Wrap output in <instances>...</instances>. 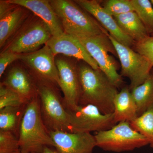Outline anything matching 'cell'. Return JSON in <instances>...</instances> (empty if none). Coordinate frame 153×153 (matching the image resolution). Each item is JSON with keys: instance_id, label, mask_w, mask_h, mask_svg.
I'll return each instance as SVG.
<instances>
[{"instance_id": "cell-11", "label": "cell", "mask_w": 153, "mask_h": 153, "mask_svg": "<svg viewBox=\"0 0 153 153\" xmlns=\"http://www.w3.org/2000/svg\"><path fill=\"white\" fill-rule=\"evenodd\" d=\"M59 77V87L63 94L66 109L74 110L79 105L80 86L78 73V60L63 55L55 56Z\"/></svg>"}, {"instance_id": "cell-5", "label": "cell", "mask_w": 153, "mask_h": 153, "mask_svg": "<svg viewBox=\"0 0 153 153\" xmlns=\"http://www.w3.org/2000/svg\"><path fill=\"white\" fill-rule=\"evenodd\" d=\"M94 136L96 146L108 152L131 151L149 145L148 140L128 122L118 123L109 129L96 133Z\"/></svg>"}, {"instance_id": "cell-26", "label": "cell", "mask_w": 153, "mask_h": 153, "mask_svg": "<svg viewBox=\"0 0 153 153\" xmlns=\"http://www.w3.org/2000/svg\"><path fill=\"white\" fill-rule=\"evenodd\" d=\"M25 104H27L19 94L0 83V109L6 107L20 106Z\"/></svg>"}, {"instance_id": "cell-17", "label": "cell", "mask_w": 153, "mask_h": 153, "mask_svg": "<svg viewBox=\"0 0 153 153\" xmlns=\"http://www.w3.org/2000/svg\"><path fill=\"white\" fill-rule=\"evenodd\" d=\"M31 13L27 9L16 4L13 8L0 17L1 49L21 27Z\"/></svg>"}, {"instance_id": "cell-12", "label": "cell", "mask_w": 153, "mask_h": 153, "mask_svg": "<svg viewBox=\"0 0 153 153\" xmlns=\"http://www.w3.org/2000/svg\"><path fill=\"white\" fill-rule=\"evenodd\" d=\"M58 153H93L96 146L94 135L88 133L49 131Z\"/></svg>"}, {"instance_id": "cell-1", "label": "cell", "mask_w": 153, "mask_h": 153, "mask_svg": "<svg viewBox=\"0 0 153 153\" xmlns=\"http://www.w3.org/2000/svg\"><path fill=\"white\" fill-rule=\"evenodd\" d=\"M81 61L78 62L80 86L79 105H91L103 114H113L114 101L118 93L117 88L100 68L94 69Z\"/></svg>"}, {"instance_id": "cell-28", "label": "cell", "mask_w": 153, "mask_h": 153, "mask_svg": "<svg viewBox=\"0 0 153 153\" xmlns=\"http://www.w3.org/2000/svg\"><path fill=\"white\" fill-rule=\"evenodd\" d=\"M22 54L15 53L10 51H5L0 53V77L9 65L16 60H20Z\"/></svg>"}, {"instance_id": "cell-21", "label": "cell", "mask_w": 153, "mask_h": 153, "mask_svg": "<svg viewBox=\"0 0 153 153\" xmlns=\"http://www.w3.org/2000/svg\"><path fill=\"white\" fill-rule=\"evenodd\" d=\"M137 107L139 116L153 105V72L151 71L142 84L131 90Z\"/></svg>"}, {"instance_id": "cell-24", "label": "cell", "mask_w": 153, "mask_h": 153, "mask_svg": "<svg viewBox=\"0 0 153 153\" xmlns=\"http://www.w3.org/2000/svg\"><path fill=\"white\" fill-rule=\"evenodd\" d=\"M102 7L114 17L134 11L131 0H108Z\"/></svg>"}, {"instance_id": "cell-7", "label": "cell", "mask_w": 153, "mask_h": 153, "mask_svg": "<svg viewBox=\"0 0 153 153\" xmlns=\"http://www.w3.org/2000/svg\"><path fill=\"white\" fill-rule=\"evenodd\" d=\"M108 35L109 34H102L76 38L95 60L100 69L106 74L110 81L118 88L122 85L123 80L122 76L118 73L114 60L108 54L110 52L117 55Z\"/></svg>"}, {"instance_id": "cell-23", "label": "cell", "mask_w": 153, "mask_h": 153, "mask_svg": "<svg viewBox=\"0 0 153 153\" xmlns=\"http://www.w3.org/2000/svg\"><path fill=\"white\" fill-rule=\"evenodd\" d=\"M134 10L150 36L153 33V7L149 0H131Z\"/></svg>"}, {"instance_id": "cell-20", "label": "cell", "mask_w": 153, "mask_h": 153, "mask_svg": "<svg viewBox=\"0 0 153 153\" xmlns=\"http://www.w3.org/2000/svg\"><path fill=\"white\" fill-rule=\"evenodd\" d=\"M27 105L6 107L0 109V130L11 132L19 137V128Z\"/></svg>"}, {"instance_id": "cell-18", "label": "cell", "mask_w": 153, "mask_h": 153, "mask_svg": "<svg viewBox=\"0 0 153 153\" xmlns=\"http://www.w3.org/2000/svg\"><path fill=\"white\" fill-rule=\"evenodd\" d=\"M114 116L116 123L131 122L138 117L137 107L128 87H124L116 96L114 101Z\"/></svg>"}, {"instance_id": "cell-4", "label": "cell", "mask_w": 153, "mask_h": 153, "mask_svg": "<svg viewBox=\"0 0 153 153\" xmlns=\"http://www.w3.org/2000/svg\"><path fill=\"white\" fill-rule=\"evenodd\" d=\"M46 23L35 14L31 13L24 24L8 41L1 52L10 51L26 54L39 50L52 37Z\"/></svg>"}, {"instance_id": "cell-9", "label": "cell", "mask_w": 153, "mask_h": 153, "mask_svg": "<svg viewBox=\"0 0 153 153\" xmlns=\"http://www.w3.org/2000/svg\"><path fill=\"white\" fill-rule=\"evenodd\" d=\"M67 110L69 132H96L107 130L117 124L114 114H105L91 105H78L74 110Z\"/></svg>"}, {"instance_id": "cell-6", "label": "cell", "mask_w": 153, "mask_h": 153, "mask_svg": "<svg viewBox=\"0 0 153 153\" xmlns=\"http://www.w3.org/2000/svg\"><path fill=\"white\" fill-rule=\"evenodd\" d=\"M42 120L50 131L69 132L68 114L59 88L52 85H38Z\"/></svg>"}, {"instance_id": "cell-27", "label": "cell", "mask_w": 153, "mask_h": 153, "mask_svg": "<svg viewBox=\"0 0 153 153\" xmlns=\"http://www.w3.org/2000/svg\"><path fill=\"white\" fill-rule=\"evenodd\" d=\"M132 49L147 58L153 67V37L149 36L135 42Z\"/></svg>"}, {"instance_id": "cell-14", "label": "cell", "mask_w": 153, "mask_h": 153, "mask_svg": "<svg viewBox=\"0 0 153 153\" xmlns=\"http://www.w3.org/2000/svg\"><path fill=\"white\" fill-rule=\"evenodd\" d=\"M46 45L55 56L60 55L72 57L84 61L94 69H99L97 63L81 42L74 36L64 33L59 36H52Z\"/></svg>"}, {"instance_id": "cell-10", "label": "cell", "mask_w": 153, "mask_h": 153, "mask_svg": "<svg viewBox=\"0 0 153 153\" xmlns=\"http://www.w3.org/2000/svg\"><path fill=\"white\" fill-rule=\"evenodd\" d=\"M120 61L121 75L127 77L130 81V89L142 84L147 78L152 66L147 58L108 35Z\"/></svg>"}, {"instance_id": "cell-29", "label": "cell", "mask_w": 153, "mask_h": 153, "mask_svg": "<svg viewBox=\"0 0 153 153\" xmlns=\"http://www.w3.org/2000/svg\"><path fill=\"white\" fill-rule=\"evenodd\" d=\"M16 4H12L8 0H1L0 1V17L2 16L9 11L13 8Z\"/></svg>"}, {"instance_id": "cell-15", "label": "cell", "mask_w": 153, "mask_h": 153, "mask_svg": "<svg viewBox=\"0 0 153 153\" xmlns=\"http://www.w3.org/2000/svg\"><path fill=\"white\" fill-rule=\"evenodd\" d=\"M1 83L19 94L26 104L38 94L36 82L22 63L13 66Z\"/></svg>"}, {"instance_id": "cell-13", "label": "cell", "mask_w": 153, "mask_h": 153, "mask_svg": "<svg viewBox=\"0 0 153 153\" xmlns=\"http://www.w3.org/2000/svg\"><path fill=\"white\" fill-rule=\"evenodd\" d=\"M74 1L93 17L118 42L132 48L135 41L121 30L114 17L96 0H75Z\"/></svg>"}, {"instance_id": "cell-2", "label": "cell", "mask_w": 153, "mask_h": 153, "mask_svg": "<svg viewBox=\"0 0 153 153\" xmlns=\"http://www.w3.org/2000/svg\"><path fill=\"white\" fill-rule=\"evenodd\" d=\"M19 139L21 153H41L45 147H54L49 130L42 120L38 94L27 105Z\"/></svg>"}, {"instance_id": "cell-31", "label": "cell", "mask_w": 153, "mask_h": 153, "mask_svg": "<svg viewBox=\"0 0 153 153\" xmlns=\"http://www.w3.org/2000/svg\"><path fill=\"white\" fill-rule=\"evenodd\" d=\"M150 1L151 3H152V5L153 7V0H151Z\"/></svg>"}, {"instance_id": "cell-33", "label": "cell", "mask_w": 153, "mask_h": 153, "mask_svg": "<svg viewBox=\"0 0 153 153\" xmlns=\"http://www.w3.org/2000/svg\"><path fill=\"white\" fill-rule=\"evenodd\" d=\"M15 153H21V152H19Z\"/></svg>"}, {"instance_id": "cell-16", "label": "cell", "mask_w": 153, "mask_h": 153, "mask_svg": "<svg viewBox=\"0 0 153 153\" xmlns=\"http://www.w3.org/2000/svg\"><path fill=\"white\" fill-rule=\"evenodd\" d=\"M12 4L22 6L40 17L48 25L53 37L64 33L60 19L52 7L50 0H8Z\"/></svg>"}, {"instance_id": "cell-19", "label": "cell", "mask_w": 153, "mask_h": 153, "mask_svg": "<svg viewBox=\"0 0 153 153\" xmlns=\"http://www.w3.org/2000/svg\"><path fill=\"white\" fill-rule=\"evenodd\" d=\"M114 18L123 32L135 42L141 41L150 36L144 25L134 11Z\"/></svg>"}, {"instance_id": "cell-22", "label": "cell", "mask_w": 153, "mask_h": 153, "mask_svg": "<svg viewBox=\"0 0 153 153\" xmlns=\"http://www.w3.org/2000/svg\"><path fill=\"white\" fill-rule=\"evenodd\" d=\"M130 123L133 128L148 140L153 148V105Z\"/></svg>"}, {"instance_id": "cell-25", "label": "cell", "mask_w": 153, "mask_h": 153, "mask_svg": "<svg viewBox=\"0 0 153 153\" xmlns=\"http://www.w3.org/2000/svg\"><path fill=\"white\" fill-rule=\"evenodd\" d=\"M21 152L19 137L8 131L0 130V153Z\"/></svg>"}, {"instance_id": "cell-8", "label": "cell", "mask_w": 153, "mask_h": 153, "mask_svg": "<svg viewBox=\"0 0 153 153\" xmlns=\"http://www.w3.org/2000/svg\"><path fill=\"white\" fill-rule=\"evenodd\" d=\"M55 56L47 45L31 53L22 54L20 59L38 85H52L59 87V77Z\"/></svg>"}, {"instance_id": "cell-30", "label": "cell", "mask_w": 153, "mask_h": 153, "mask_svg": "<svg viewBox=\"0 0 153 153\" xmlns=\"http://www.w3.org/2000/svg\"><path fill=\"white\" fill-rule=\"evenodd\" d=\"M41 153H58L56 150L54 149L52 147L46 146L44 148V150Z\"/></svg>"}, {"instance_id": "cell-32", "label": "cell", "mask_w": 153, "mask_h": 153, "mask_svg": "<svg viewBox=\"0 0 153 153\" xmlns=\"http://www.w3.org/2000/svg\"><path fill=\"white\" fill-rule=\"evenodd\" d=\"M150 36H152V37H153V33H152V34H151Z\"/></svg>"}, {"instance_id": "cell-3", "label": "cell", "mask_w": 153, "mask_h": 153, "mask_svg": "<svg viewBox=\"0 0 153 153\" xmlns=\"http://www.w3.org/2000/svg\"><path fill=\"white\" fill-rule=\"evenodd\" d=\"M64 33L75 38L109 34L89 13L74 1L50 0Z\"/></svg>"}]
</instances>
